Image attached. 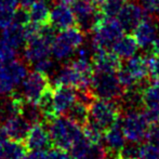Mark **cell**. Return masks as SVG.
<instances>
[{
  "mask_svg": "<svg viewBox=\"0 0 159 159\" xmlns=\"http://www.w3.org/2000/svg\"><path fill=\"white\" fill-rule=\"evenodd\" d=\"M46 125L53 146L67 152L70 151L74 143L84 135L82 127L64 115L53 118Z\"/></svg>",
  "mask_w": 159,
  "mask_h": 159,
  "instance_id": "cell-1",
  "label": "cell"
},
{
  "mask_svg": "<svg viewBox=\"0 0 159 159\" xmlns=\"http://www.w3.org/2000/svg\"><path fill=\"white\" fill-rule=\"evenodd\" d=\"M117 77L124 89H129L138 84H146L149 74L147 55H133L126 60L117 70Z\"/></svg>",
  "mask_w": 159,
  "mask_h": 159,
  "instance_id": "cell-2",
  "label": "cell"
},
{
  "mask_svg": "<svg viewBox=\"0 0 159 159\" xmlns=\"http://www.w3.org/2000/svg\"><path fill=\"white\" fill-rule=\"evenodd\" d=\"M91 46L93 50H111L114 44L124 36V28L116 17H104L93 28Z\"/></svg>",
  "mask_w": 159,
  "mask_h": 159,
  "instance_id": "cell-3",
  "label": "cell"
},
{
  "mask_svg": "<svg viewBox=\"0 0 159 159\" xmlns=\"http://www.w3.org/2000/svg\"><path fill=\"white\" fill-rule=\"evenodd\" d=\"M84 42V33L79 27H69L61 30L51 44V54L57 61L68 60Z\"/></svg>",
  "mask_w": 159,
  "mask_h": 159,
  "instance_id": "cell-4",
  "label": "cell"
},
{
  "mask_svg": "<svg viewBox=\"0 0 159 159\" xmlns=\"http://www.w3.org/2000/svg\"><path fill=\"white\" fill-rule=\"evenodd\" d=\"M120 101L96 98L89 106V119L103 130H107L121 118Z\"/></svg>",
  "mask_w": 159,
  "mask_h": 159,
  "instance_id": "cell-5",
  "label": "cell"
},
{
  "mask_svg": "<svg viewBox=\"0 0 159 159\" xmlns=\"http://www.w3.org/2000/svg\"><path fill=\"white\" fill-rule=\"evenodd\" d=\"M90 89L95 98L119 101L125 92L116 73L93 71Z\"/></svg>",
  "mask_w": 159,
  "mask_h": 159,
  "instance_id": "cell-6",
  "label": "cell"
},
{
  "mask_svg": "<svg viewBox=\"0 0 159 159\" xmlns=\"http://www.w3.org/2000/svg\"><path fill=\"white\" fill-rule=\"evenodd\" d=\"M28 75V68L21 60L0 64V94L9 95Z\"/></svg>",
  "mask_w": 159,
  "mask_h": 159,
  "instance_id": "cell-7",
  "label": "cell"
},
{
  "mask_svg": "<svg viewBox=\"0 0 159 159\" xmlns=\"http://www.w3.org/2000/svg\"><path fill=\"white\" fill-rule=\"evenodd\" d=\"M51 88L50 76L35 70L28 73L22 82V95L27 103L38 105L42 95Z\"/></svg>",
  "mask_w": 159,
  "mask_h": 159,
  "instance_id": "cell-8",
  "label": "cell"
},
{
  "mask_svg": "<svg viewBox=\"0 0 159 159\" xmlns=\"http://www.w3.org/2000/svg\"><path fill=\"white\" fill-rule=\"evenodd\" d=\"M120 121L125 135L129 142L141 143L146 139L149 124L142 111H126Z\"/></svg>",
  "mask_w": 159,
  "mask_h": 159,
  "instance_id": "cell-9",
  "label": "cell"
},
{
  "mask_svg": "<svg viewBox=\"0 0 159 159\" xmlns=\"http://www.w3.org/2000/svg\"><path fill=\"white\" fill-rule=\"evenodd\" d=\"M78 27L84 34L91 33L101 19L100 8L90 0H76L71 7Z\"/></svg>",
  "mask_w": 159,
  "mask_h": 159,
  "instance_id": "cell-10",
  "label": "cell"
},
{
  "mask_svg": "<svg viewBox=\"0 0 159 159\" xmlns=\"http://www.w3.org/2000/svg\"><path fill=\"white\" fill-rule=\"evenodd\" d=\"M159 35V19L154 15L145 16V19L139 24V26L133 30V37L138 42L139 48L144 50L153 48L156 39Z\"/></svg>",
  "mask_w": 159,
  "mask_h": 159,
  "instance_id": "cell-11",
  "label": "cell"
},
{
  "mask_svg": "<svg viewBox=\"0 0 159 159\" xmlns=\"http://www.w3.org/2000/svg\"><path fill=\"white\" fill-rule=\"evenodd\" d=\"M147 13L136 0L125 2L118 12L116 19L120 23L121 27L126 33H131L139 26V24L145 19Z\"/></svg>",
  "mask_w": 159,
  "mask_h": 159,
  "instance_id": "cell-12",
  "label": "cell"
},
{
  "mask_svg": "<svg viewBox=\"0 0 159 159\" xmlns=\"http://www.w3.org/2000/svg\"><path fill=\"white\" fill-rule=\"evenodd\" d=\"M44 122H38L30 127V132L26 136L25 143L28 151L34 149H49L52 146L50 134Z\"/></svg>",
  "mask_w": 159,
  "mask_h": 159,
  "instance_id": "cell-13",
  "label": "cell"
},
{
  "mask_svg": "<svg viewBox=\"0 0 159 159\" xmlns=\"http://www.w3.org/2000/svg\"><path fill=\"white\" fill-rule=\"evenodd\" d=\"M77 101V91L68 86H55L53 89V108L57 116L65 115Z\"/></svg>",
  "mask_w": 159,
  "mask_h": 159,
  "instance_id": "cell-14",
  "label": "cell"
},
{
  "mask_svg": "<svg viewBox=\"0 0 159 159\" xmlns=\"http://www.w3.org/2000/svg\"><path fill=\"white\" fill-rule=\"evenodd\" d=\"M49 23L57 30H64L73 27L76 23L74 11L68 4L57 3L51 9L50 22Z\"/></svg>",
  "mask_w": 159,
  "mask_h": 159,
  "instance_id": "cell-15",
  "label": "cell"
},
{
  "mask_svg": "<svg viewBox=\"0 0 159 159\" xmlns=\"http://www.w3.org/2000/svg\"><path fill=\"white\" fill-rule=\"evenodd\" d=\"M92 64L93 71L100 73H117L119 67L121 66L120 59L109 50L94 51Z\"/></svg>",
  "mask_w": 159,
  "mask_h": 159,
  "instance_id": "cell-16",
  "label": "cell"
},
{
  "mask_svg": "<svg viewBox=\"0 0 159 159\" xmlns=\"http://www.w3.org/2000/svg\"><path fill=\"white\" fill-rule=\"evenodd\" d=\"M120 120H121V118L115 125L105 130L104 135H103L104 146L107 153L109 154H118L126 144L127 138L125 135L124 130H122Z\"/></svg>",
  "mask_w": 159,
  "mask_h": 159,
  "instance_id": "cell-17",
  "label": "cell"
},
{
  "mask_svg": "<svg viewBox=\"0 0 159 159\" xmlns=\"http://www.w3.org/2000/svg\"><path fill=\"white\" fill-rule=\"evenodd\" d=\"M6 130L7 134H8L9 139L13 141H20V142H24L27 136L30 129L32 125L30 124L28 120H26L22 115L19 116H13L8 119L4 120L3 126Z\"/></svg>",
  "mask_w": 159,
  "mask_h": 159,
  "instance_id": "cell-18",
  "label": "cell"
},
{
  "mask_svg": "<svg viewBox=\"0 0 159 159\" xmlns=\"http://www.w3.org/2000/svg\"><path fill=\"white\" fill-rule=\"evenodd\" d=\"M139 49V44L135 41L133 36H122L113 47V52L120 60H128L136 54Z\"/></svg>",
  "mask_w": 159,
  "mask_h": 159,
  "instance_id": "cell-19",
  "label": "cell"
},
{
  "mask_svg": "<svg viewBox=\"0 0 159 159\" xmlns=\"http://www.w3.org/2000/svg\"><path fill=\"white\" fill-rule=\"evenodd\" d=\"M30 22L39 25H46L50 22V1L49 0H36L30 8Z\"/></svg>",
  "mask_w": 159,
  "mask_h": 159,
  "instance_id": "cell-20",
  "label": "cell"
},
{
  "mask_svg": "<svg viewBox=\"0 0 159 159\" xmlns=\"http://www.w3.org/2000/svg\"><path fill=\"white\" fill-rule=\"evenodd\" d=\"M1 38L7 40L9 43L12 44L16 49H20L24 43H26L24 26L13 22L12 24L3 28Z\"/></svg>",
  "mask_w": 159,
  "mask_h": 159,
  "instance_id": "cell-21",
  "label": "cell"
},
{
  "mask_svg": "<svg viewBox=\"0 0 159 159\" xmlns=\"http://www.w3.org/2000/svg\"><path fill=\"white\" fill-rule=\"evenodd\" d=\"M28 149L25 143L8 139L4 144L1 159H24Z\"/></svg>",
  "mask_w": 159,
  "mask_h": 159,
  "instance_id": "cell-22",
  "label": "cell"
},
{
  "mask_svg": "<svg viewBox=\"0 0 159 159\" xmlns=\"http://www.w3.org/2000/svg\"><path fill=\"white\" fill-rule=\"evenodd\" d=\"M19 0H0V27L4 28L13 23Z\"/></svg>",
  "mask_w": 159,
  "mask_h": 159,
  "instance_id": "cell-23",
  "label": "cell"
},
{
  "mask_svg": "<svg viewBox=\"0 0 159 159\" xmlns=\"http://www.w3.org/2000/svg\"><path fill=\"white\" fill-rule=\"evenodd\" d=\"M143 103L144 107L159 108V81L154 80L143 88Z\"/></svg>",
  "mask_w": 159,
  "mask_h": 159,
  "instance_id": "cell-24",
  "label": "cell"
},
{
  "mask_svg": "<svg viewBox=\"0 0 159 159\" xmlns=\"http://www.w3.org/2000/svg\"><path fill=\"white\" fill-rule=\"evenodd\" d=\"M64 116H67L68 118H70L73 121H75L76 124H78L79 126H84L89 118V106H87L86 104L76 101L74 103V105L68 109L66 114Z\"/></svg>",
  "mask_w": 159,
  "mask_h": 159,
  "instance_id": "cell-25",
  "label": "cell"
},
{
  "mask_svg": "<svg viewBox=\"0 0 159 159\" xmlns=\"http://www.w3.org/2000/svg\"><path fill=\"white\" fill-rule=\"evenodd\" d=\"M126 0H105L100 6V11L104 17H116Z\"/></svg>",
  "mask_w": 159,
  "mask_h": 159,
  "instance_id": "cell-26",
  "label": "cell"
},
{
  "mask_svg": "<svg viewBox=\"0 0 159 159\" xmlns=\"http://www.w3.org/2000/svg\"><path fill=\"white\" fill-rule=\"evenodd\" d=\"M19 49L9 43L3 38H0V64L8 63L17 57Z\"/></svg>",
  "mask_w": 159,
  "mask_h": 159,
  "instance_id": "cell-27",
  "label": "cell"
},
{
  "mask_svg": "<svg viewBox=\"0 0 159 159\" xmlns=\"http://www.w3.org/2000/svg\"><path fill=\"white\" fill-rule=\"evenodd\" d=\"M107 151L101 143H90L88 148L79 159H106Z\"/></svg>",
  "mask_w": 159,
  "mask_h": 159,
  "instance_id": "cell-28",
  "label": "cell"
},
{
  "mask_svg": "<svg viewBox=\"0 0 159 159\" xmlns=\"http://www.w3.org/2000/svg\"><path fill=\"white\" fill-rule=\"evenodd\" d=\"M139 159H159V147L149 142L140 145Z\"/></svg>",
  "mask_w": 159,
  "mask_h": 159,
  "instance_id": "cell-29",
  "label": "cell"
},
{
  "mask_svg": "<svg viewBox=\"0 0 159 159\" xmlns=\"http://www.w3.org/2000/svg\"><path fill=\"white\" fill-rule=\"evenodd\" d=\"M139 152H140L139 143L129 142L126 143L125 146L120 149L118 156L121 159H139Z\"/></svg>",
  "mask_w": 159,
  "mask_h": 159,
  "instance_id": "cell-30",
  "label": "cell"
},
{
  "mask_svg": "<svg viewBox=\"0 0 159 159\" xmlns=\"http://www.w3.org/2000/svg\"><path fill=\"white\" fill-rule=\"evenodd\" d=\"M34 67H35V70H38L40 73L47 74V75H53L55 73V64L54 61L52 59L49 57H46V59L41 60V61H38L37 63L33 64Z\"/></svg>",
  "mask_w": 159,
  "mask_h": 159,
  "instance_id": "cell-31",
  "label": "cell"
},
{
  "mask_svg": "<svg viewBox=\"0 0 159 159\" xmlns=\"http://www.w3.org/2000/svg\"><path fill=\"white\" fill-rule=\"evenodd\" d=\"M149 65V74L154 80L159 81V54L151 53L147 54Z\"/></svg>",
  "mask_w": 159,
  "mask_h": 159,
  "instance_id": "cell-32",
  "label": "cell"
},
{
  "mask_svg": "<svg viewBox=\"0 0 159 159\" xmlns=\"http://www.w3.org/2000/svg\"><path fill=\"white\" fill-rule=\"evenodd\" d=\"M13 22L23 26H25L27 23H30V12L27 11V9L21 8V7H20V9H16V11L14 13Z\"/></svg>",
  "mask_w": 159,
  "mask_h": 159,
  "instance_id": "cell-33",
  "label": "cell"
},
{
  "mask_svg": "<svg viewBox=\"0 0 159 159\" xmlns=\"http://www.w3.org/2000/svg\"><path fill=\"white\" fill-rule=\"evenodd\" d=\"M146 139H147V142L152 143V144L159 147V122L153 124L152 127H149Z\"/></svg>",
  "mask_w": 159,
  "mask_h": 159,
  "instance_id": "cell-34",
  "label": "cell"
},
{
  "mask_svg": "<svg viewBox=\"0 0 159 159\" xmlns=\"http://www.w3.org/2000/svg\"><path fill=\"white\" fill-rule=\"evenodd\" d=\"M24 159H49V153L47 149H34L28 152Z\"/></svg>",
  "mask_w": 159,
  "mask_h": 159,
  "instance_id": "cell-35",
  "label": "cell"
},
{
  "mask_svg": "<svg viewBox=\"0 0 159 159\" xmlns=\"http://www.w3.org/2000/svg\"><path fill=\"white\" fill-rule=\"evenodd\" d=\"M49 159H74V158L73 156L67 153V151L55 147L54 149H52L49 153Z\"/></svg>",
  "mask_w": 159,
  "mask_h": 159,
  "instance_id": "cell-36",
  "label": "cell"
},
{
  "mask_svg": "<svg viewBox=\"0 0 159 159\" xmlns=\"http://www.w3.org/2000/svg\"><path fill=\"white\" fill-rule=\"evenodd\" d=\"M36 0H19V6L24 9H30Z\"/></svg>",
  "mask_w": 159,
  "mask_h": 159,
  "instance_id": "cell-37",
  "label": "cell"
},
{
  "mask_svg": "<svg viewBox=\"0 0 159 159\" xmlns=\"http://www.w3.org/2000/svg\"><path fill=\"white\" fill-rule=\"evenodd\" d=\"M106 159H121V158L118 156V154H109V153H107Z\"/></svg>",
  "mask_w": 159,
  "mask_h": 159,
  "instance_id": "cell-38",
  "label": "cell"
},
{
  "mask_svg": "<svg viewBox=\"0 0 159 159\" xmlns=\"http://www.w3.org/2000/svg\"><path fill=\"white\" fill-rule=\"evenodd\" d=\"M55 1H57V3H65V4H70V3H73L74 1H76V0H55Z\"/></svg>",
  "mask_w": 159,
  "mask_h": 159,
  "instance_id": "cell-39",
  "label": "cell"
},
{
  "mask_svg": "<svg viewBox=\"0 0 159 159\" xmlns=\"http://www.w3.org/2000/svg\"><path fill=\"white\" fill-rule=\"evenodd\" d=\"M90 1H92L93 3L96 4V6H101V4H102L103 2L105 1V0H90Z\"/></svg>",
  "mask_w": 159,
  "mask_h": 159,
  "instance_id": "cell-40",
  "label": "cell"
},
{
  "mask_svg": "<svg viewBox=\"0 0 159 159\" xmlns=\"http://www.w3.org/2000/svg\"><path fill=\"white\" fill-rule=\"evenodd\" d=\"M2 100H3V98H2V95H1V94H0V104H1Z\"/></svg>",
  "mask_w": 159,
  "mask_h": 159,
  "instance_id": "cell-41",
  "label": "cell"
},
{
  "mask_svg": "<svg viewBox=\"0 0 159 159\" xmlns=\"http://www.w3.org/2000/svg\"><path fill=\"white\" fill-rule=\"evenodd\" d=\"M138 1H139V0H138Z\"/></svg>",
  "mask_w": 159,
  "mask_h": 159,
  "instance_id": "cell-42",
  "label": "cell"
},
{
  "mask_svg": "<svg viewBox=\"0 0 159 159\" xmlns=\"http://www.w3.org/2000/svg\"><path fill=\"white\" fill-rule=\"evenodd\" d=\"M0 118H1V117H0Z\"/></svg>",
  "mask_w": 159,
  "mask_h": 159,
  "instance_id": "cell-43",
  "label": "cell"
}]
</instances>
